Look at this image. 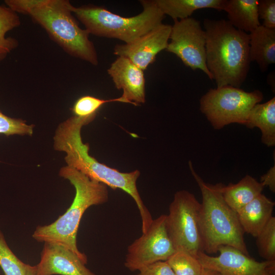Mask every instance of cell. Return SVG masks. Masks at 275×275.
I'll return each mask as SVG.
<instances>
[{
  "label": "cell",
  "instance_id": "5",
  "mask_svg": "<svg viewBox=\"0 0 275 275\" xmlns=\"http://www.w3.org/2000/svg\"><path fill=\"white\" fill-rule=\"evenodd\" d=\"M192 175L202 194L200 229L203 252L213 254L221 246L234 247L249 255L237 213L226 202L222 194L223 184L205 182L189 161Z\"/></svg>",
  "mask_w": 275,
  "mask_h": 275
},
{
  "label": "cell",
  "instance_id": "13",
  "mask_svg": "<svg viewBox=\"0 0 275 275\" xmlns=\"http://www.w3.org/2000/svg\"><path fill=\"white\" fill-rule=\"evenodd\" d=\"M76 254L54 243L45 242L40 261L35 265V275H97Z\"/></svg>",
  "mask_w": 275,
  "mask_h": 275
},
{
  "label": "cell",
  "instance_id": "1",
  "mask_svg": "<svg viewBox=\"0 0 275 275\" xmlns=\"http://www.w3.org/2000/svg\"><path fill=\"white\" fill-rule=\"evenodd\" d=\"M95 117L74 116L61 123L54 137V148L56 150L66 153L65 159L68 166L76 169L92 180L102 183L114 190L120 189L130 195L139 210L142 231L145 232L153 218L137 188L136 181L140 172L136 170L129 173H122L99 162L90 155L89 144H84L82 141V127L93 121Z\"/></svg>",
  "mask_w": 275,
  "mask_h": 275
},
{
  "label": "cell",
  "instance_id": "22",
  "mask_svg": "<svg viewBox=\"0 0 275 275\" xmlns=\"http://www.w3.org/2000/svg\"><path fill=\"white\" fill-rule=\"evenodd\" d=\"M0 266L5 275H35V265L24 263L14 254L1 230Z\"/></svg>",
  "mask_w": 275,
  "mask_h": 275
},
{
  "label": "cell",
  "instance_id": "28",
  "mask_svg": "<svg viewBox=\"0 0 275 275\" xmlns=\"http://www.w3.org/2000/svg\"><path fill=\"white\" fill-rule=\"evenodd\" d=\"M136 275H176L166 261H158L147 265Z\"/></svg>",
  "mask_w": 275,
  "mask_h": 275
},
{
  "label": "cell",
  "instance_id": "18",
  "mask_svg": "<svg viewBox=\"0 0 275 275\" xmlns=\"http://www.w3.org/2000/svg\"><path fill=\"white\" fill-rule=\"evenodd\" d=\"M252 129L258 128L261 142L267 147L275 145V97L263 103H257L251 109L244 125Z\"/></svg>",
  "mask_w": 275,
  "mask_h": 275
},
{
  "label": "cell",
  "instance_id": "3",
  "mask_svg": "<svg viewBox=\"0 0 275 275\" xmlns=\"http://www.w3.org/2000/svg\"><path fill=\"white\" fill-rule=\"evenodd\" d=\"M206 66L216 87L240 88L250 68V40L247 33L224 19L205 18Z\"/></svg>",
  "mask_w": 275,
  "mask_h": 275
},
{
  "label": "cell",
  "instance_id": "8",
  "mask_svg": "<svg viewBox=\"0 0 275 275\" xmlns=\"http://www.w3.org/2000/svg\"><path fill=\"white\" fill-rule=\"evenodd\" d=\"M201 203L187 190L177 191L166 215V227L176 251L196 257L203 252L200 229Z\"/></svg>",
  "mask_w": 275,
  "mask_h": 275
},
{
  "label": "cell",
  "instance_id": "10",
  "mask_svg": "<svg viewBox=\"0 0 275 275\" xmlns=\"http://www.w3.org/2000/svg\"><path fill=\"white\" fill-rule=\"evenodd\" d=\"M166 50L176 55L187 67L202 70L211 80L206 66V33L193 17L174 20Z\"/></svg>",
  "mask_w": 275,
  "mask_h": 275
},
{
  "label": "cell",
  "instance_id": "19",
  "mask_svg": "<svg viewBox=\"0 0 275 275\" xmlns=\"http://www.w3.org/2000/svg\"><path fill=\"white\" fill-rule=\"evenodd\" d=\"M264 186L252 176L246 175L236 184L223 185L222 194L227 204L237 212L262 194Z\"/></svg>",
  "mask_w": 275,
  "mask_h": 275
},
{
  "label": "cell",
  "instance_id": "2",
  "mask_svg": "<svg viewBox=\"0 0 275 275\" xmlns=\"http://www.w3.org/2000/svg\"><path fill=\"white\" fill-rule=\"evenodd\" d=\"M17 13L29 15L69 55L93 65L98 64L97 51L90 34L80 28L67 0H5Z\"/></svg>",
  "mask_w": 275,
  "mask_h": 275
},
{
  "label": "cell",
  "instance_id": "16",
  "mask_svg": "<svg viewBox=\"0 0 275 275\" xmlns=\"http://www.w3.org/2000/svg\"><path fill=\"white\" fill-rule=\"evenodd\" d=\"M250 58L261 72L275 63V30L259 25L249 34Z\"/></svg>",
  "mask_w": 275,
  "mask_h": 275
},
{
  "label": "cell",
  "instance_id": "6",
  "mask_svg": "<svg viewBox=\"0 0 275 275\" xmlns=\"http://www.w3.org/2000/svg\"><path fill=\"white\" fill-rule=\"evenodd\" d=\"M140 2L143 11L130 17L120 16L103 7L93 5L73 6L72 12L90 34L119 39L129 44L161 24L165 16L155 0Z\"/></svg>",
  "mask_w": 275,
  "mask_h": 275
},
{
  "label": "cell",
  "instance_id": "12",
  "mask_svg": "<svg viewBox=\"0 0 275 275\" xmlns=\"http://www.w3.org/2000/svg\"><path fill=\"white\" fill-rule=\"evenodd\" d=\"M172 25L162 23L132 43L116 45L114 54L128 59L144 71L159 52L166 49Z\"/></svg>",
  "mask_w": 275,
  "mask_h": 275
},
{
  "label": "cell",
  "instance_id": "14",
  "mask_svg": "<svg viewBox=\"0 0 275 275\" xmlns=\"http://www.w3.org/2000/svg\"><path fill=\"white\" fill-rule=\"evenodd\" d=\"M107 72L116 88L123 90L124 103L139 105L146 101L145 79L143 71L128 59L119 56Z\"/></svg>",
  "mask_w": 275,
  "mask_h": 275
},
{
  "label": "cell",
  "instance_id": "7",
  "mask_svg": "<svg viewBox=\"0 0 275 275\" xmlns=\"http://www.w3.org/2000/svg\"><path fill=\"white\" fill-rule=\"evenodd\" d=\"M263 98L258 90L246 92L227 85L209 89L200 100V109L215 129L232 123L244 125L251 109Z\"/></svg>",
  "mask_w": 275,
  "mask_h": 275
},
{
  "label": "cell",
  "instance_id": "9",
  "mask_svg": "<svg viewBox=\"0 0 275 275\" xmlns=\"http://www.w3.org/2000/svg\"><path fill=\"white\" fill-rule=\"evenodd\" d=\"M176 250L166 227V215L153 219L148 230L136 239L128 248L124 266L128 270L138 271L142 268L167 261Z\"/></svg>",
  "mask_w": 275,
  "mask_h": 275
},
{
  "label": "cell",
  "instance_id": "20",
  "mask_svg": "<svg viewBox=\"0 0 275 275\" xmlns=\"http://www.w3.org/2000/svg\"><path fill=\"white\" fill-rule=\"evenodd\" d=\"M164 14L174 20L190 17L198 9L211 8L223 10L226 0H155Z\"/></svg>",
  "mask_w": 275,
  "mask_h": 275
},
{
  "label": "cell",
  "instance_id": "26",
  "mask_svg": "<svg viewBox=\"0 0 275 275\" xmlns=\"http://www.w3.org/2000/svg\"><path fill=\"white\" fill-rule=\"evenodd\" d=\"M33 125H27L21 119L10 118L0 111V134L6 136L14 134L31 135Z\"/></svg>",
  "mask_w": 275,
  "mask_h": 275
},
{
  "label": "cell",
  "instance_id": "21",
  "mask_svg": "<svg viewBox=\"0 0 275 275\" xmlns=\"http://www.w3.org/2000/svg\"><path fill=\"white\" fill-rule=\"evenodd\" d=\"M20 23L17 13L7 6L0 5V62L18 46V41L14 38L6 37V34L18 27Z\"/></svg>",
  "mask_w": 275,
  "mask_h": 275
},
{
  "label": "cell",
  "instance_id": "4",
  "mask_svg": "<svg viewBox=\"0 0 275 275\" xmlns=\"http://www.w3.org/2000/svg\"><path fill=\"white\" fill-rule=\"evenodd\" d=\"M59 175L68 179L75 189L73 201L66 211L53 223L39 226L32 237L39 242L54 243L69 249L87 263V257L77 246L76 237L81 217L90 207L108 200L107 186L90 179L68 166L61 169Z\"/></svg>",
  "mask_w": 275,
  "mask_h": 275
},
{
  "label": "cell",
  "instance_id": "23",
  "mask_svg": "<svg viewBox=\"0 0 275 275\" xmlns=\"http://www.w3.org/2000/svg\"><path fill=\"white\" fill-rule=\"evenodd\" d=\"M176 275H201L203 268L197 257L184 251H176L167 261Z\"/></svg>",
  "mask_w": 275,
  "mask_h": 275
},
{
  "label": "cell",
  "instance_id": "27",
  "mask_svg": "<svg viewBox=\"0 0 275 275\" xmlns=\"http://www.w3.org/2000/svg\"><path fill=\"white\" fill-rule=\"evenodd\" d=\"M257 8L259 19L263 20L262 25L275 30V1H258Z\"/></svg>",
  "mask_w": 275,
  "mask_h": 275
},
{
  "label": "cell",
  "instance_id": "15",
  "mask_svg": "<svg viewBox=\"0 0 275 275\" xmlns=\"http://www.w3.org/2000/svg\"><path fill=\"white\" fill-rule=\"evenodd\" d=\"M274 205L261 194L240 209L237 213L243 232L256 237L273 216Z\"/></svg>",
  "mask_w": 275,
  "mask_h": 275
},
{
  "label": "cell",
  "instance_id": "29",
  "mask_svg": "<svg viewBox=\"0 0 275 275\" xmlns=\"http://www.w3.org/2000/svg\"><path fill=\"white\" fill-rule=\"evenodd\" d=\"M260 182L263 186H267L273 193L275 191V164L260 178Z\"/></svg>",
  "mask_w": 275,
  "mask_h": 275
},
{
  "label": "cell",
  "instance_id": "25",
  "mask_svg": "<svg viewBox=\"0 0 275 275\" xmlns=\"http://www.w3.org/2000/svg\"><path fill=\"white\" fill-rule=\"evenodd\" d=\"M111 102H124L121 97L111 99H102L92 96L79 97L74 103L71 111L74 116L79 117L96 116L97 111L104 104Z\"/></svg>",
  "mask_w": 275,
  "mask_h": 275
},
{
  "label": "cell",
  "instance_id": "30",
  "mask_svg": "<svg viewBox=\"0 0 275 275\" xmlns=\"http://www.w3.org/2000/svg\"><path fill=\"white\" fill-rule=\"evenodd\" d=\"M201 275H221L218 272L212 269L203 267Z\"/></svg>",
  "mask_w": 275,
  "mask_h": 275
},
{
  "label": "cell",
  "instance_id": "11",
  "mask_svg": "<svg viewBox=\"0 0 275 275\" xmlns=\"http://www.w3.org/2000/svg\"><path fill=\"white\" fill-rule=\"evenodd\" d=\"M218 252L217 256L200 252L197 257L203 267L216 271L221 275H275V260L258 262L228 245L221 246Z\"/></svg>",
  "mask_w": 275,
  "mask_h": 275
},
{
  "label": "cell",
  "instance_id": "17",
  "mask_svg": "<svg viewBox=\"0 0 275 275\" xmlns=\"http://www.w3.org/2000/svg\"><path fill=\"white\" fill-rule=\"evenodd\" d=\"M257 5L258 0H226L223 10L227 13L231 25L250 33L261 25Z\"/></svg>",
  "mask_w": 275,
  "mask_h": 275
},
{
  "label": "cell",
  "instance_id": "24",
  "mask_svg": "<svg viewBox=\"0 0 275 275\" xmlns=\"http://www.w3.org/2000/svg\"><path fill=\"white\" fill-rule=\"evenodd\" d=\"M260 256L265 261L275 260V217L269 222L256 237Z\"/></svg>",
  "mask_w": 275,
  "mask_h": 275
}]
</instances>
